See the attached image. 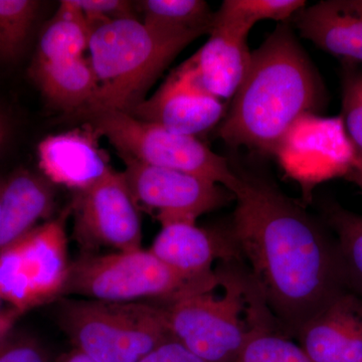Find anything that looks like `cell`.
I'll list each match as a JSON object with an SVG mask.
<instances>
[{
  "instance_id": "cell-3",
  "label": "cell",
  "mask_w": 362,
  "mask_h": 362,
  "mask_svg": "<svg viewBox=\"0 0 362 362\" xmlns=\"http://www.w3.org/2000/svg\"><path fill=\"white\" fill-rule=\"evenodd\" d=\"M197 39L159 32L137 18L95 26L88 49L98 89L90 104L74 116L99 111L131 114L169 64Z\"/></svg>"
},
{
  "instance_id": "cell-25",
  "label": "cell",
  "mask_w": 362,
  "mask_h": 362,
  "mask_svg": "<svg viewBox=\"0 0 362 362\" xmlns=\"http://www.w3.org/2000/svg\"><path fill=\"white\" fill-rule=\"evenodd\" d=\"M342 115L350 141L362 151V77L351 68L342 78Z\"/></svg>"
},
{
  "instance_id": "cell-22",
  "label": "cell",
  "mask_w": 362,
  "mask_h": 362,
  "mask_svg": "<svg viewBox=\"0 0 362 362\" xmlns=\"http://www.w3.org/2000/svg\"><path fill=\"white\" fill-rule=\"evenodd\" d=\"M326 221L337 240L347 289L362 297V216L330 204Z\"/></svg>"
},
{
  "instance_id": "cell-17",
  "label": "cell",
  "mask_w": 362,
  "mask_h": 362,
  "mask_svg": "<svg viewBox=\"0 0 362 362\" xmlns=\"http://www.w3.org/2000/svg\"><path fill=\"white\" fill-rule=\"evenodd\" d=\"M291 23L319 49L349 61L362 62V16L344 11L334 0L305 6Z\"/></svg>"
},
{
  "instance_id": "cell-4",
  "label": "cell",
  "mask_w": 362,
  "mask_h": 362,
  "mask_svg": "<svg viewBox=\"0 0 362 362\" xmlns=\"http://www.w3.org/2000/svg\"><path fill=\"white\" fill-rule=\"evenodd\" d=\"M218 273L223 294L214 289L157 304L171 337L195 356L204 362H233L252 331L274 317L249 275L230 268Z\"/></svg>"
},
{
  "instance_id": "cell-1",
  "label": "cell",
  "mask_w": 362,
  "mask_h": 362,
  "mask_svg": "<svg viewBox=\"0 0 362 362\" xmlns=\"http://www.w3.org/2000/svg\"><path fill=\"white\" fill-rule=\"evenodd\" d=\"M239 173L228 232L280 329L296 335L346 291L337 240L272 181Z\"/></svg>"
},
{
  "instance_id": "cell-31",
  "label": "cell",
  "mask_w": 362,
  "mask_h": 362,
  "mask_svg": "<svg viewBox=\"0 0 362 362\" xmlns=\"http://www.w3.org/2000/svg\"><path fill=\"white\" fill-rule=\"evenodd\" d=\"M344 11L362 16V0H334Z\"/></svg>"
},
{
  "instance_id": "cell-15",
  "label": "cell",
  "mask_w": 362,
  "mask_h": 362,
  "mask_svg": "<svg viewBox=\"0 0 362 362\" xmlns=\"http://www.w3.org/2000/svg\"><path fill=\"white\" fill-rule=\"evenodd\" d=\"M54 199L52 183L45 176L21 170L4 181L0 209V254L37 228V221L49 218Z\"/></svg>"
},
{
  "instance_id": "cell-20",
  "label": "cell",
  "mask_w": 362,
  "mask_h": 362,
  "mask_svg": "<svg viewBox=\"0 0 362 362\" xmlns=\"http://www.w3.org/2000/svg\"><path fill=\"white\" fill-rule=\"evenodd\" d=\"M142 23L173 35H209L214 13L202 0H143L135 4Z\"/></svg>"
},
{
  "instance_id": "cell-16",
  "label": "cell",
  "mask_w": 362,
  "mask_h": 362,
  "mask_svg": "<svg viewBox=\"0 0 362 362\" xmlns=\"http://www.w3.org/2000/svg\"><path fill=\"white\" fill-rule=\"evenodd\" d=\"M247 40L213 28L190 58L202 87L221 101L232 99L246 77L252 57Z\"/></svg>"
},
{
  "instance_id": "cell-19",
  "label": "cell",
  "mask_w": 362,
  "mask_h": 362,
  "mask_svg": "<svg viewBox=\"0 0 362 362\" xmlns=\"http://www.w3.org/2000/svg\"><path fill=\"white\" fill-rule=\"evenodd\" d=\"M92 32L93 25L73 0L61 1L40 37L35 64L81 58L89 49Z\"/></svg>"
},
{
  "instance_id": "cell-13",
  "label": "cell",
  "mask_w": 362,
  "mask_h": 362,
  "mask_svg": "<svg viewBox=\"0 0 362 362\" xmlns=\"http://www.w3.org/2000/svg\"><path fill=\"white\" fill-rule=\"evenodd\" d=\"M98 139L85 124L84 128L47 136L37 147L39 165L45 177L52 185L76 192L92 187L112 169Z\"/></svg>"
},
{
  "instance_id": "cell-24",
  "label": "cell",
  "mask_w": 362,
  "mask_h": 362,
  "mask_svg": "<svg viewBox=\"0 0 362 362\" xmlns=\"http://www.w3.org/2000/svg\"><path fill=\"white\" fill-rule=\"evenodd\" d=\"M40 4L35 0H0V61H13L23 51Z\"/></svg>"
},
{
  "instance_id": "cell-9",
  "label": "cell",
  "mask_w": 362,
  "mask_h": 362,
  "mask_svg": "<svg viewBox=\"0 0 362 362\" xmlns=\"http://www.w3.org/2000/svg\"><path fill=\"white\" fill-rule=\"evenodd\" d=\"M71 214L76 240L86 251L142 249L139 211L123 173L112 168L92 187L76 192Z\"/></svg>"
},
{
  "instance_id": "cell-2",
  "label": "cell",
  "mask_w": 362,
  "mask_h": 362,
  "mask_svg": "<svg viewBox=\"0 0 362 362\" xmlns=\"http://www.w3.org/2000/svg\"><path fill=\"white\" fill-rule=\"evenodd\" d=\"M232 99L218 136L233 148L263 154L280 151L298 123L322 107V81L290 21L278 23L252 52L246 77Z\"/></svg>"
},
{
  "instance_id": "cell-23",
  "label": "cell",
  "mask_w": 362,
  "mask_h": 362,
  "mask_svg": "<svg viewBox=\"0 0 362 362\" xmlns=\"http://www.w3.org/2000/svg\"><path fill=\"white\" fill-rule=\"evenodd\" d=\"M279 329L274 319L259 324L233 362H312L299 344Z\"/></svg>"
},
{
  "instance_id": "cell-33",
  "label": "cell",
  "mask_w": 362,
  "mask_h": 362,
  "mask_svg": "<svg viewBox=\"0 0 362 362\" xmlns=\"http://www.w3.org/2000/svg\"><path fill=\"white\" fill-rule=\"evenodd\" d=\"M6 127L2 119L0 118V146L6 141Z\"/></svg>"
},
{
  "instance_id": "cell-6",
  "label": "cell",
  "mask_w": 362,
  "mask_h": 362,
  "mask_svg": "<svg viewBox=\"0 0 362 362\" xmlns=\"http://www.w3.org/2000/svg\"><path fill=\"white\" fill-rule=\"evenodd\" d=\"M58 322L74 349L95 362H139L173 339L163 309L154 302L62 299Z\"/></svg>"
},
{
  "instance_id": "cell-12",
  "label": "cell",
  "mask_w": 362,
  "mask_h": 362,
  "mask_svg": "<svg viewBox=\"0 0 362 362\" xmlns=\"http://www.w3.org/2000/svg\"><path fill=\"white\" fill-rule=\"evenodd\" d=\"M296 335L312 362H362V297L342 292Z\"/></svg>"
},
{
  "instance_id": "cell-30",
  "label": "cell",
  "mask_w": 362,
  "mask_h": 362,
  "mask_svg": "<svg viewBox=\"0 0 362 362\" xmlns=\"http://www.w3.org/2000/svg\"><path fill=\"white\" fill-rule=\"evenodd\" d=\"M344 177L356 185L362 192V151L356 147L349 171Z\"/></svg>"
},
{
  "instance_id": "cell-34",
  "label": "cell",
  "mask_w": 362,
  "mask_h": 362,
  "mask_svg": "<svg viewBox=\"0 0 362 362\" xmlns=\"http://www.w3.org/2000/svg\"><path fill=\"white\" fill-rule=\"evenodd\" d=\"M4 181L0 180V209H1L2 189H4Z\"/></svg>"
},
{
  "instance_id": "cell-21",
  "label": "cell",
  "mask_w": 362,
  "mask_h": 362,
  "mask_svg": "<svg viewBox=\"0 0 362 362\" xmlns=\"http://www.w3.org/2000/svg\"><path fill=\"white\" fill-rule=\"evenodd\" d=\"M306 6L304 0H225L214 13L213 28L247 39L259 21L286 23Z\"/></svg>"
},
{
  "instance_id": "cell-28",
  "label": "cell",
  "mask_w": 362,
  "mask_h": 362,
  "mask_svg": "<svg viewBox=\"0 0 362 362\" xmlns=\"http://www.w3.org/2000/svg\"><path fill=\"white\" fill-rule=\"evenodd\" d=\"M139 362H204L176 340L169 339Z\"/></svg>"
},
{
  "instance_id": "cell-14",
  "label": "cell",
  "mask_w": 362,
  "mask_h": 362,
  "mask_svg": "<svg viewBox=\"0 0 362 362\" xmlns=\"http://www.w3.org/2000/svg\"><path fill=\"white\" fill-rule=\"evenodd\" d=\"M149 251L173 270L197 279L214 277L216 259L232 263L240 257L228 230L225 235L187 221L161 225Z\"/></svg>"
},
{
  "instance_id": "cell-5",
  "label": "cell",
  "mask_w": 362,
  "mask_h": 362,
  "mask_svg": "<svg viewBox=\"0 0 362 362\" xmlns=\"http://www.w3.org/2000/svg\"><path fill=\"white\" fill-rule=\"evenodd\" d=\"M220 286L218 272L211 278L187 277L156 258L149 250L87 252L70 264L64 296L98 301L168 303Z\"/></svg>"
},
{
  "instance_id": "cell-10",
  "label": "cell",
  "mask_w": 362,
  "mask_h": 362,
  "mask_svg": "<svg viewBox=\"0 0 362 362\" xmlns=\"http://www.w3.org/2000/svg\"><path fill=\"white\" fill-rule=\"evenodd\" d=\"M119 156L125 164L123 173L136 204L156 211L161 225L195 223L202 214L235 201L230 190L206 178Z\"/></svg>"
},
{
  "instance_id": "cell-32",
  "label": "cell",
  "mask_w": 362,
  "mask_h": 362,
  "mask_svg": "<svg viewBox=\"0 0 362 362\" xmlns=\"http://www.w3.org/2000/svg\"><path fill=\"white\" fill-rule=\"evenodd\" d=\"M54 362H95L92 359L89 358L87 356H85L82 352L78 350L74 349L71 351L68 354H64V356H59L58 359L54 361Z\"/></svg>"
},
{
  "instance_id": "cell-11",
  "label": "cell",
  "mask_w": 362,
  "mask_h": 362,
  "mask_svg": "<svg viewBox=\"0 0 362 362\" xmlns=\"http://www.w3.org/2000/svg\"><path fill=\"white\" fill-rule=\"evenodd\" d=\"M131 115L171 132L195 137L220 124L226 109L221 100L202 87L189 58L171 71L156 92L138 105Z\"/></svg>"
},
{
  "instance_id": "cell-29",
  "label": "cell",
  "mask_w": 362,
  "mask_h": 362,
  "mask_svg": "<svg viewBox=\"0 0 362 362\" xmlns=\"http://www.w3.org/2000/svg\"><path fill=\"white\" fill-rule=\"evenodd\" d=\"M23 314V312L14 308L0 312V341L13 331V326Z\"/></svg>"
},
{
  "instance_id": "cell-27",
  "label": "cell",
  "mask_w": 362,
  "mask_h": 362,
  "mask_svg": "<svg viewBox=\"0 0 362 362\" xmlns=\"http://www.w3.org/2000/svg\"><path fill=\"white\" fill-rule=\"evenodd\" d=\"M93 28L108 21L136 18L135 4L126 0H73Z\"/></svg>"
},
{
  "instance_id": "cell-26",
  "label": "cell",
  "mask_w": 362,
  "mask_h": 362,
  "mask_svg": "<svg viewBox=\"0 0 362 362\" xmlns=\"http://www.w3.org/2000/svg\"><path fill=\"white\" fill-rule=\"evenodd\" d=\"M0 362H54L37 340L13 334L11 331L0 341Z\"/></svg>"
},
{
  "instance_id": "cell-7",
  "label": "cell",
  "mask_w": 362,
  "mask_h": 362,
  "mask_svg": "<svg viewBox=\"0 0 362 362\" xmlns=\"http://www.w3.org/2000/svg\"><path fill=\"white\" fill-rule=\"evenodd\" d=\"M98 138L105 137L119 156L149 165L175 169L206 178L233 192L239 173L194 136L171 132L121 111H99L81 117Z\"/></svg>"
},
{
  "instance_id": "cell-18",
  "label": "cell",
  "mask_w": 362,
  "mask_h": 362,
  "mask_svg": "<svg viewBox=\"0 0 362 362\" xmlns=\"http://www.w3.org/2000/svg\"><path fill=\"white\" fill-rule=\"evenodd\" d=\"M33 78L49 103L74 114L92 101L98 89L96 74L84 57L49 64H33Z\"/></svg>"
},
{
  "instance_id": "cell-8",
  "label": "cell",
  "mask_w": 362,
  "mask_h": 362,
  "mask_svg": "<svg viewBox=\"0 0 362 362\" xmlns=\"http://www.w3.org/2000/svg\"><path fill=\"white\" fill-rule=\"evenodd\" d=\"M71 204L0 254V299L25 311L63 295L70 264L66 225Z\"/></svg>"
}]
</instances>
